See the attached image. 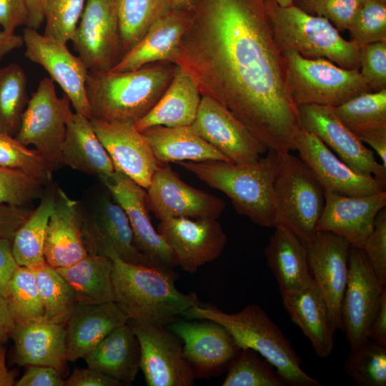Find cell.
Here are the masks:
<instances>
[{"mask_svg":"<svg viewBox=\"0 0 386 386\" xmlns=\"http://www.w3.org/2000/svg\"><path fill=\"white\" fill-rule=\"evenodd\" d=\"M268 150H295L301 129L264 0H196L172 62Z\"/></svg>","mask_w":386,"mask_h":386,"instance_id":"1","label":"cell"},{"mask_svg":"<svg viewBox=\"0 0 386 386\" xmlns=\"http://www.w3.org/2000/svg\"><path fill=\"white\" fill-rule=\"evenodd\" d=\"M282 156L268 150L257 162L235 164L224 161L178 162L212 188L222 192L236 212L262 227H273L274 186Z\"/></svg>","mask_w":386,"mask_h":386,"instance_id":"2","label":"cell"},{"mask_svg":"<svg viewBox=\"0 0 386 386\" xmlns=\"http://www.w3.org/2000/svg\"><path fill=\"white\" fill-rule=\"evenodd\" d=\"M114 302L128 320L165 326L200 301L194 292L179 291L172 269L126 262L112 257Z\"/></svg>","mask_w":386,"mask_h":386,"instance_id":"3","label":"cell"},{"mask_svg":"<svg viewBox=\"0 0 386 386\" xmlns=\"http://www.w3.org/2000/svg\"><path fill=\"white\" fill-rule=\"evenodd\" d=\"M188 320H207L223 326L242 348L257 351L275 368L285 385L320 386L301 367L300 358L290 342L266 312L257 304L227 313L199 302L185 312Z\"/></svg>","mask_w":386,"mask_h":386,"instance_id":"4","label":"cell"},{"mask_svg":"<svg viewBox=\"0 0 386 386\" xmlns=\"http://www.w3.org/2000/svg\"><path fill=\"white\" fill-rule=\"evenodd\" d=\"M177 65L168 61L119 72L89 71L86 83L91 117L137 120L148 113L169 85Z\"/></svg>","mask_w":386,"mask_h":386,"instance_id":"5","label":"cell"},{"mask_svg":"<svg viewBox=\"0 0 386 386\" xmlns=\"http://www.w3.org/2000/svg\"><path fill=\"white\" fill-rule=\"evenodd\" d=\"M276 44L281 52L295 51L307 59H326L339 66L360 69V51L345 39L326 18L292 4L264 0Z\"/></svg>","mask_w":386,"mask_h":386,"instance_id":"6","label":"cell"},{"mask_svg":"<svg viewBox=\"0 0 386 386\" xmlns=\"http://www.w3.org/2000/svg\"><path fill=\"white\" fill-rule=\"evenodd\" d=\"M282 54L288 91L297 107H336L372 91L359 69H345L324 58H305L292 50Z\"/></svg>","mask_w":386,"mask_h":386,"instance_id":"7","label":"cell"},{"mask_svg":"<svg viewBox=\"0 0 386 386\" xmlns=\"http://www.w3.org/2000/svg\"><path fill=\"white\" fill-rule=\"evenodd\" d=\"M274 227H282L305 245L316 233L325 191L307 165L291 153L282 156L276 179Z\"/></svg>","mask_w":386,"mask_h":386,"instance_id":"8","label":"cell"},{"mask_svg":"<svg viewBox=\"0 0 386 386\" xmlns=\"http://www.w3.org/2000/svg\"><path fill=\"white\" fill-rule=\"evenodd\" d=\"M79 211L88 254L158 267L137 248L128 217L106 187L105 190H89L79 201Z\"/></svg>","mask_w":386,"mask_h":386,"instance_id":"9","label":"cell"},{"mask_svg":"<svg viewBox=\"0 0 386 386\" xmlns=\"http://www.w3.org/2000/svg\"><path fill=\"white\" fill-rule=\"evenodd\" d=\"M70 103L65 94L57 96L50 77L43 78L29 99L14 137L26 146L33 145L53 172L63 166L62 144L72 114Z\"/></svg>","mask_w":386,"mask_h":386,"instance_id":"10","label":"cell"},{"mask_svg":"<svg viewBox=\"0 0 386 386\" xmlns=\"http://www.w3.org/2000/svg\"><path fill=\"white\" fill-rule=\"evenodd\" d=\"M140 349V369L147 386H191L194 371L186 359L181 340L164 326L127 320Z\"/></svg>","mask_w":386,"mask_h":386,"instance_id":"11","label":"cell"},{"mask_svg":"<svg viewBox=\"0 0 386 386\" xmlns=\"http://www.w3.org/2000/svg\"><path fill=\"white\" fill-rule=\"evenodd\" d=\"M71 41L89 71H109L123 56L118 0H87Z\"/></svg>","mask_w":386,"mask_h":386,"instance_id":"12","label":"cell"},{"mask_svg":"<svg viewBox=\"0 0 386 386\" xmlns=\"http://www.w3.org/2000/svg\"><path fill=\"white\" fill-rule=\"evenodd\" d=\"M149 209L160 222L172 218L217 219L226 204L185 183L168 164H160L147 189Z\"/></svg>","mask_w":386,"mask_h":386,"instance_id":"13","label":"cell"},{"mask_svg":"<svg viewBox=\"0 0 386 386\" xmlns=\"http://www.w3.org/2000/svg\"><path fill=\"white\" fill-rule=\"evenodd\" d=\"M25 56L42 66L69 99L75 112L91 118L86 96L89 70L79 56L73 55L66 44L41 34L31 27L24 29Z\"/></svg>","mask_w":386,"mask_h":386,"instance_id":"14","label":"cell"},{"mask_svg":"<svg viewBox=\"0 0 386 386\" xmlns=\"http://www.w3.org/2000/svg\"><path fill=\"white\" fill-rule=\"evenodd\" d=\"M297 109L301 129L315 134L355 172L386 182V167L340 120L333 107L300 105Z\"/></svg>","mask_w":386,"mask_h":386,"instance_id":"15","label":"cell"},{"mask_svg":"<svg viewBox=\"0 0 386 386\" xmlns=\"http://www.w3.org/2000/svg\"><path fill=\"white\" fill-rule=\"evenodd\" d=\"M385 290L372 272L362 249L352 247L348 279L341 305L342 331L350 349L369 340L368 331Z\"/></svg>","mask_w":386,"mask_h":386,"instance_id":"16","label":"cell"},{"mask_svg":"<svg viewBox=\"0 0 386 386\" xmlns=\"http://www.w3.org/2000/svg\"><path fill=\"white\" fill-rule=\"evenodd\" d=\"M191 126L232 163H254L268 151L232 112L207 96H202Z\"/></svg>","mask_w":386,"mask_h":386,"instance_id":"17","label":"cell"},{"mask_svg":"<svg viewBox=\"0 0 386 386\" xmlns=\"http://www.w3.org/2000/svg\"><path fill=\"white\" fill-rule=\"evenodd\" d=\"M99 180L125 212L137 248L158 267L177 266L173 250L152 224L146 189L117 169Z\"/></svg>","mask_w":386,"mask_h":386,"instance_id":"18","label":"cell"},{"mask_svg":"<svg viewBox=\"0 0 386 386\" xmlns=\"http://www.w3.org/2000/svg\"><path fill=\"white\" fill-rule=\"evenodd\" d=\"M312 277L328 307L332 327L342 331L341 305L349 274L350 244L327 231H317L306 245Z\"/></svg>","mask_w":386,"mask_h":386,"instance_id":"19","label":"cell"},{"mask_svg":"<svg viewBox=\"0 0 386 386\" xmlns=\"http://www.w3.org/2000/svg\"><path fill=\"white\" fill-rule=\"evenodd\" d=\"M89 119L115 169L147 189L159 163L146 137L136 128L134 120Z\"/></svg>","mask_w":386,"mask_h":386,"instance_id":"20","label":"cell"},{"mask_svg":"<svg viewBox=\"0 0 386 386\" xmlns=\"http://www.w3.org/2000/svg\"><path fill=\"white\" fill-rule=\"evenodd\" d=\"M298 157L313 172L325 191L362 196L386 189V182L353 171L315 134L300 129L295 139Z\"/></svg>","mask_w":386,"mask_h":386,"instance_id":"21","label":"cell"},{"mask_svg":"<svg viewBox=\"0 0 386 386\" xmlns=\"http://www.w3.org/2000/svg\"><path fill=\"white\" fill-rule=\"evenodd\" d=\"M158 232L173 250L178 265L189 274L218 258L227 243L217 219H169L160 222Z\"/></svg>","mask_w":386,"mask_h":386,"instance_id":"22","label":"cell"},{"mask_svg":"<svg viewBox=\"0 0 386 386\" xmlns=\"http://www.w3.org/2000/svg\"><path fill=\"white\" fill-rule=\"evenodd\" d=\"M199 320H177L167 328L181 340L184 355L195 375L204 376L228 367L240 348L223 326Z\"/></svg>","mask_w":386,"mask_h":386,"instance_id":"23","label":"cell"},{"mask_svg":"<svg viewBox=\"0 0 386 386\" xmlns=\"http://www.w3.org/2000/svg\"><path fill=\"white\" fill-rule=\"evenodd\" d=\"M317 231L345 238L351 247L362 249L371 233L377 214L386 207V190L362 196H347L328 191Z\"/></svg>","mask_w":386,"mask_h":386,"instance_id":"24","label":"cell"},{"mask_svg":"<svg viewBox=\"0 0 386 386\" xmlns=\"http://www.w3.org/2000/svg\"><path fill=\"white\" fill-rule=\"evenodd\" d=\"M128 317L114 302L99 305L77 303L65 325V357L75 362L84 358Z\"/></svg>","mask_w":386,"mask_h":386,"instance_id":"25","label":"cell"},{"mask_svg":"<svg viewBox=\"0 0 386 386\" xmlns=\"http://www.w3.org/2000/svg\"><path fill=\"white\" fill-rule=\"evenodd\" d=\"M87 254L81 235L79 201L58 187L46 231V262L54 268L64 267Z\"/></svg>","mask_w":386,"mask_h":386,"instance_id":"26","label":"cell"},{"mask_svg":"<svg viewBox=\"0 0 386 386\" xmlns=\"http://www.w3.org/2000/svg\"><path fill=\"white\" fill-rule=\"evenodd\" d=\"M192 13L170 10L149 29L142 39L109 71H132L161 61L172 63L190 23Z\"/></svg>","mask_w":386,"mask_h":386,"instance_id":"27","label":"cell"},{"mask_svg":"<svg viewBox=\"0 0 386 386\" xmlns=\"http://www.w3.org/2000/svg\"><path fill=\"white\" fill-rule=\"evenodd\" d=\"M13 362L19 366L44 365L62 375L66 367L64 325L36 320L16 326Z\"/></svg>","mask_w":386,"mask_h":386,"instance_id":"28","label":"cell"},{"mask_svg":"<svg viewBox=\"0 0 386 386\" xmlns=\"http://www.w3.org/2000/svg\"><path fill=\"white\" fill-rule=\"evenodd\" d=\"M285 310L320 357L330 355L335 332L327 302L314 280L302 290L282 294Z\"/></svg>","mask_w":386,"mask_h":386,"instance_id":"29","label":"cell"},{"mask_svg":"<svg viewBox=\"0 0 386 386\" xmlns=\"http://www.w3.org/2000/svg\"><path fill=\"white\" fill-rule=\"evenodd\" d=\"M201 98L195 80L177 66L164 93L148 113L134 121L135 127L142 132L154 126H191L196 118Z\"/></svg>","mask_w":386,"mask_h":386,"instance_id":"30","label":"cell"},{"mask_svg":"<svg viewBox=\"0 0 386 386\" xmlns=\"http://www.w3.org/2000/svg\"><path fill=\"white\" fill-rule=\"evenodd\" d=\"M63 165L99 179L112 174L114 163L96 134L90 119L72 113L66 128L62 144Z\"/></svg>","mask_w":386,"mask_h":386,"instance_id":"31","label":"cell"},{"mask_svg":"<svg viewBox=\"0 0 386 386\" xmlns=\"http://www.w3.org/2000/svg\"><path fill=\"white\" fill-rule=\"evenodd\" d=\"M264 249L267 263L280 294L299 291L313 279L305 244L288 229L277 226Z\"/></svg>","mask_w":386,"mask_h":386,"instance_id":"32","label":"cell"},{"mask_svg":"<svg viewBox=\"0 0 386 386\" xmlns=\"http://www.w3.org/2000/svg\"><path fill=\"white\" fill-rule=\"evenodd\" d=\"M84 359L88 367L129 385L140 369L139 342L127 322L113 330Z\"/></svg>","mask_w":386,"mask_h":386,"instance_id":"33","label":"cell"},{"mask_svg":"<svg viewBox=\"0 0 386 386\" xmlns=\"http://www.w3.org/2000/svg\"><path fill=\"white\" fill-rule=\"evenodd\" d=\"M142 132L147 139L154 157L160 164L229 162L222 153L201 137L192 126H154Z\"/></svg>","mask_w":386,"mask_h":386,"instance_id":"34","label":"cell"},{"mask_svg":"<svg viewBox=\"0 0 386 386\" xmlns=\"http://www.w3.org/2000/svg\"><path fill=\"white\" fill-rule=\"evenodd\" d=\"M55 269L70 287L77 303L114 302L113 261L110 257L88 254L76 263Z\"/></svg>","mask_w":386,"mask_h":386,"instance_id":"35","label":"cell"},{"mask_svg":"<svg viewBox=\"0 0 386 386\" xmlns=\"http://www.w3.org/2000/svg\"><path fill=\"white\" fill-rule=\"evenodd\" d=\"M55 192H44L37 207L32 210L14 236L12 252L19 266L35 269L46 263L44 246Z\"/></svg>","mask_w":386,"mask_h":386,"instance_id":"36","label":"cell"},{"mask_svg":"<svg viewBox=\"0 0 386 386\" xmlns=\"http://www.w3.org/2000/svg\"><path fill=\"white\" fill-rule=\"evenodd\" d=\"M333 109L364 144L374 136L386 134V89L361 94Z\"/></svg>","mask_w":386,"mask_h":386,"instance_id":"37","label":"cell"},{"mask_svg":"<svg viewBox=\"0 0 386 386\" xmlns=\"http://www.w3.org/2000/svg\"><path fill=\"white\" fill-rule=\"evenodd\" d=\"M172 10L167 0H118V16L123 56L149 29Z\"/></svg>","mask_w":386,"mask_h":386,"instance_id":"38","label":"cell"},{"mask_svg":"<svg viewBox=\"0 0 386 386\" xmlns=\"http://www.w3.org/2000/svg\"><path fill=\"white\" fill-rule=\"evenodd\" d=\"M27 78L16 63L0 69V133L15 137L29 102Z\"/></svg>","mask_w":386,"mask_h":386,"instance_id":"39","label":"cell"},{"mask_svg":"<svg viewBox=\"0 0 386 386\" xmlns=\"http://www.w3.org/2000/svg\"><path fill=\"white\" fill-rule=\"evenodd\" d=\"M34 270L44 309L43 319L65 325L77 304L74 294L65 279L49 264Z\"/></svg>","mask_w":386,"mask_h":386,"instance_id":"40","label":"cell"},{"mask_svg":"<svg viewBox=\"0 0 386 386\" xmlns=\"http://www.w3.org/2000/svg\"><path fill=\"white\" fill-rule=\"evenodd\" d=\"M15 326L43 319L44 309L33 269L20 266L5 297Z\"/></svg>","mask_w":386,"mask_h":386,"instance_id":"41","label":"cell"},{"mask_svg":"<svg viewBox=\"0 0 386 386\" xmlns=\"http://www.w3.org/2000/svg\"><path fill=\"white\" fill-rule=\"evenodd\" d=\"M222 386H285L274 366L257 351L240 349L227 367Z\"/></svg>","mask_w":386,"mask_h":386,"instance_id":"42","label":"cell"},{"mask_svg":"<svg viewBox=\"0 0 386 386\" xmlns=\"http://www.w3.org/2000/svg\"><path fill=\"white\" fill-rule=\"evenodd\" d=\"M344 370L358 386H385L386 347L367 340L351 348Z\"/></svg>","mask_w":386,"mask_h":386,"instance_id":"43","label":"cell"},{"mask_svg":"<svg viewBox=\"0 0 386 386\" xmlns=\"http://www.w3.org/2000/svg\"><path fill=\"white\" fill-rule=\"evenodd\" d=\"M0 166L21 171L44 186L52 182L53 171L37 150L3 133H0Z\"/></svg>","mask_w":386,"mask_h":386,"instance_id":"44","label":"cell"},{"mask_svg":"<svg viewBox=\"0 0 386 386\" xmlns=\"http://www.w3.org/2000/svg\"><path fill=\"white\" fill-rule=\"evenodd\" d=\"M86 0H45L44 35L66 44L71 41Z\"/></svg>","mask_w":386,"mask_h":386,"instance_id":"45","label":"cell"},{"mask_svg":"<svg viewBox=\"0 0 386 386\" xmlns=\"http://www.w3.org/2000/svg\"><path fill=\"white\" fill-rule=\"evenodd\" d=\"M348 30L360 48L386 41V0H365Z\"/></svg>","mask_w":386,"mask_h":386,"instance_id":"46","label":"cell"},{"mask_svg":"<svg viewBox=\"0 0 386 386\" xmlns=\"http://www.w3.org/2000/svg\"><path fill=\"white\" fill-rule=\"evenodd\" d=\"M45 186L36 179L16 169L0 166V203L25 207L41 199Z\"/></svg>","mask_w":386,"mask_h":386,"instance_id":"47","label":"cell"},{"mask_svg":"<svg viewBox=\"0 0 386 386\" xmlns=\"http://www.w3.org/2000/svg\"><path fill=\"white\" fill-rule=\"evenodd\" d=\"M362 249L379 282L386 284V209L377 215L374 227Z\"/></svg>","mask_w":386,"mask_h":386,"instance_id":"48","label":"cell"},{"mask_svg":"<svg viewBox=\"0 0 386 386\" xmlns=\"http://www.w3.org/2000/svg\"><path fill=\"white\" fill-rule=\"evenodd\" d=\"M359 71L372 91L386 89V41L361 47Z\"/></svg>","mask_w":386,"mask_h":386,"instance_id":"49","label":"cell"},{"mask_svg":"<svg viewBox=\"0 0 386 386\" xmlns=\"http://www.w3.org/2000/svg\"><path fill=\"white\" fill-rule=\"evenodd\" d=\"M365 0H315L308 13L323 16L340 31L348 30Z\"/></svg>","mask_w":386,"mask_h":386,"instance_id":"50","label":"cell"},{"mask_svg":"<svg viewBox=\"0 0 386 386\" xmlns=\"http://www.w3.org/2000/svg\"><path fill=\"white\" fill-rule=\"evenodd\" d=\"M29 17L26 0H0V26L3 31L14 33L17 27L27 26Z\"/></svg>","mask_w":386,"mask_h":386,"instance_id":"51","label":"cell"},{"mask_svg":"<svg viewBox=\"0 0 386 386\" xmlns=\"http://www.w3.org/2000/svg\"><path fill=\"white\" fill-rule=\"evenodd\" d=\"M15 386H64L62 375L55 368L44 365H28Z\"/></svg>","mask_w":386,"mask_h":386,"instance_id":"52","label":"cell"},{"mask_svg":"<svg viewBox=\"0 0 386 386\" xmlns=\"http://www.w3.org/2000/svg\"><path fill=\"white\" fill-rule=\"evenodd\" d=\"M31 212L25 207L0 203V238L12 240Z\"/></svg>","mask_w":386,"mask_h":386,"instance_id":"53","label":"cell"},{"mask_svg":"<svg viewBox=\"0 0 386 386\" xmlns=\"http://www.w3.org/2000/svg\"><path fill=\"white\" fill-rule=\"evenodd\" d=\"M121 382L90 367L75 368L64 386H120Z\"/></svg>","mask_w":386,"mask_h":386,"instance_id":"54","label":"cell"},{"mask_svg":"<svg viewBox=\"0 0 386 386\" xmlns=\"http://www.w3.org/2000/svg\"><path fill=\"white\" fill-rule=\"evenodd\" d=\"M12 240L0 238V295L6 297L11 279L20 267L12 252Z\"/></svg>","mask_w":386,"mask_h":386,"instance_id":"55","label":"cell"},{"mask_svg":"<svg viewBox=\"0 0 386 386\" xmlns=\"http://www.w3.org/2000/svg\"><path fill=\"white\" fill-rule=\"evenodd\" d=\"M368 339L386 347V290L382 293L379 308L370 327Z\"/></svg>","mask_w":386,"mask_h":386,"instance_id":"56","label":"cell"},{"mask_svg":"<svg viewBox=\"0 0 386 386\" xmlns=\"http://www.w3.org/2000/svg\"><path fill=\"white\" fill-rule=\"evenodd\" d=\"M15 327L6 300L0 295V345L6 344Z\"/></svg>","mask_w":386,"mask_h":386,"instance_id":"57","label":"cell"},{"mask_svg":"<svg viewBox=\"0 0 386 386\" xmlns=\"http://www.w3.org/2000/svg\"><path fill=\"white\" fill-rule=\"evenodd\" d=\"M24 44L22 36L0 31V61L11 51Z\"/></svg>","mask_w":386,"mask_h":386,"instance_id":"58","label":"cell"},{"mask_svg":"<svg viewBox=\"0 0 386 386\" xmlns=\"http://www.w3.org/2000/svg\"><path fill=\"white\" fill-rule=\"evenodd\" d=\"M45 0H26L29 17L27 26L38 29L44 21V4Z\"/></svg>","mask_w":386,"mask_h":386,"instance_id":"59","label":"cell"},{"mask_svg":"<svg viewBox=\"0 0 386 386\" xmlns=\"http://www.w3.org/2000/svg\"><path fill=\"white\" fill-rule=\"evenodd\" d=\"M6 347L0 345V386H12L15 385L17 376L16 370H9L6 364Z\"/></svg>","mask_w":386,"mask_h":386,"instance_id":"60","label":"cell"},{"mask_svg":"<svg viewBox=\"0 0 386 386\" xmlns=\"http://www.w3.org/2000/svg\"><path fill=\"white\" fill-rule=\"evenodd\" d=\"M173 10L192 12L195 6L196 0H167Z\"/></svg>","mask_w":386,"mask_h":386,"instance_id":"61","label":"cell"},{"mask_svg":"<svg viewBox=\"0 0 386 386\" xmlns=\"http://www.w3.org/2000/svg\"><path fill=\"white\" fill-rule=\"evenodd\" d=\"M315 1V0H294L293 4L307 12L311 5L314 3Z\"/></svg>","mask_w":386,"mask_h":386,"instance_id":"62","label":"cell"},{"mask_svg":"<svg viewBox=\"0 0 386 386\" xmlns=\"http://www.w3.org/2000/svg\"><path fill=\"white\" fill-rule=\"evenodd\" d=\"M277 4L282 6H287L293 4L294 0H274Z\"/></svg>","mask_w":386,"mask_h":386,"instance_id":"63","label":"cell"}]
</instances>
